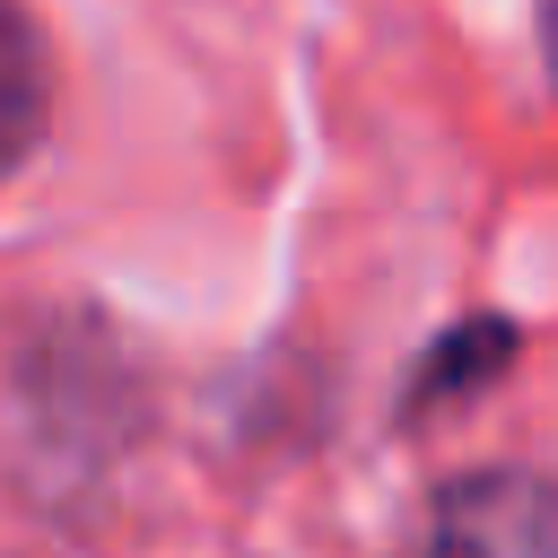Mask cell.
Segmentation results:
<instances>
[{
    "label": "cell",
    "instance_id": "6da1fadb",
    "mask_svg": "<svg viewBox=\"0 0 558 558\" xmlns=\"http://www.w3.org/2000/svg\"><path fill=\"white\" fill-rule=\"evenodd\" d=\"M401 558H558V488L541 471L445 480Z\"/></svg>",
    "mask_w": 558,
    "mask_h": 558
},
{
    "label": "cell",
    "instance_id": "7a4b0ae2",
    "mask_svg": "<svg viewBox=\"0 0 558 558\" xmlns=\"http://www.w3.org/2000/svg\"><path fill=\"white\" fill-rule=\"evenodd\" d=\"M506 349H514V331H506V323H462V331H445V340H436V357L410 375V410H436V401H453V392L488 384V375L506 366Z\"/></svg>",
    "mask_w": 558,
    "mask_h": 558
},
{
    "label": "cell",
    "instance_id": "3957f363",
    "mask_svg": "<svg viewBox=\"0 0 558 558\" xmlns=\"http://www.w3.org/2000/svg\"><path fill=\"white\" fill-rule=\"evenodd\" d=\"M541 35H549V78H558V9L541 17Z\"/></svg>",
    "mask_w": 558,
    "mask_h": 558
}]
</instances>
